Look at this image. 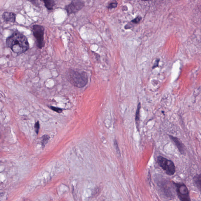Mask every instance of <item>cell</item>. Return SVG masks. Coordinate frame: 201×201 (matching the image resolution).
Here are the masks:
<instances>
[{"label":"cell","instance_id":"obj_7","mask_svg":"<svg viewBox=\"0 0 201 201\" xmlns=\"http://www.w3.org/2000/svg\"><path fill=\"white\" fill-rule=\"evenodd\" d=\"M169 137L171 140L174 142V144L176 145L177 148L178 149L179 152L182 154H184L185 153V147L183 144L181 142V141L179 140L177 137H175L173 136H169Z\"/></svg>","mask_w":201,"mask_h":201},{"label":"cell","instance_id":"obj_14","mask_svg":"<svg viewBox=\"0 0 201 201\" xmlns=\"http://www.w3.org/2000/svg\"><path fill=\"white\" fill-rule=\"evenodd\" d=\"M50 107L51 110H53L54 111L57 112V113H61L62 111V109L56 107H53V106H50Z\"/></svg>","mask_w":201,"mask_h":201},{"label":"cell","instance_id":"obj_6","mask_svg":"<svg viewBox=\"0 0 201 201\" xmlns=\"http://www.w3.org/2000/svg\"><path fill=\"white\" fill-rule=\"evenodd\" d=\"M85 5L84 1L80 0H75L66 6L65 10L68 15L73 13H76L82 9Z\"/></svg>","mask_w":201,"mask_h":201},{"label":"cell","instance_id":"obj_1","mask_svg":"<svg viewBox=\"0 0 201 201\" xmlns=\"http://www.w3.org/2000/svg\"><path fill=\"white\" fill-rule=\"evenodd\" d=\"M6 45L14 53L22 54L29 49V44L27 38L19 32H15L6 40Z\"/></svg>","mask_w":201,"mask_h":201},{"label":"cell","instance_id":"obj_10","mask_svg":"<svg viewBox=\"0 0 201 201\" xmlns=\"http://www.w3.org/2000/svg\"><path fill=\"white\" fill-rule=\"evenodd\" d=\"M46 8L49 10H53L54 6L55 5L54 1H43Z\"/></svg>","mask_w":201,"mask_h":201},{"label":"cell","instance_id":"obj_3","mask_svg":"<svg viewBox=\"0 0 201 201\" xmlns=\"http://www.w3.org/2000/svg\"><path fill=\"white\" fill-rule=\"evenodd\" d=\"M157 161L158 165L168 175L172 176L175 173V166L171 160L160 156L157 157Z\"/></svg>","mask_w":201,"mask_h":201},{"label":"cell","instance_id":"obj_15","mask_svg":"<svg viewBox=\"0 0 201 201\" xmlns=\"http://www.w3.org/2000/svg\"><path fill=\"white\" fill-rule=\"evenodd\" d=\"M35 130V133L37 134H38L39 132V128H40V124H39V122L38 121L35 123L34 126Z\"/></svg>","mask_w":201,"mask_h":201},{"label":"cell","instance_id":"obj_17","mask_svg":"<svg viewBox=\"0 0 201 201\" xmlns=\"http://www.w3.org/2000/svg\"><path fill=\"white\" fill-rule=\"evenodd\" d=\"M91 191L89 190H87L85 192V196L86 197H88L90 196V194H91Z\"/></svg>","mask_w":201,"mask_h":201},{"label":"cell","instance_id":"obj_18","mask_svg":"<svg viewBox=\"0 0 201 201\" xmlns=\"http://www.w3.org/2000/svg\"><path fill=\"white\" fill-rule=\"evenodd\" d=\"M114 145L117 152H119V149L118 147V144H117V141L116 140L114 141Z\"/></svg>","mask_w":201,"mask_h":201},{"label":"cell","instance_id":"obj_9","mask_svg":"<svg viewBox=\"0 0 201 201\" xmlns=\"http://www.w3.org/2000/svg\"><path fill=\"white\" fill-rule=\"evenodd\" d=\"M201 175L197 174L194 176L193 178V182L195 186L200 191H201Z\"/></svg>","mask_w":201,"mask_h":201},{"label":"cell","instance_id":"obj_19","mask_svg":"<svg viewBox=\"0 0 201 201\" xmlns=\"http://www.w3.org/2000/svg\"><path fill=\"white\" fill-rule=\"evenodd\" d=\"M159 60H156V62H155V63H154V65L153 67V68H156V67H157V66H158V64H159Z\"/></svg>","mask_w":201,"mask_h":201},{"label":"cell","instance_id":"obj_5","mask_svg":"<svg viewBox=\"0 0 201 201\" xmlns=\"http://www.w3.org/2000/svg\"><path fill=\"white\" fill-rule=\"evenodd\" d=\"M44 27L41 25H34L32 28L33 35L37 41V46L39 49H42L45 46Z\"/></svg>","mask_w":201,"mask_h":201},{"label":"cell","instance_id":"obj_4","mask_svg":"<svg viewBox=\"0 0 201 201\" xmlns=\"http://www.w3.org/2000/svg\"><path fill=\"white\" fill-rule=\"evenodd\" d=\"M172 183L175 187L177 196L180 201H191L189 190L184 183L174 182H172Z\"/></svg>","mask_w":201,"mask_h":201},{"label":"cell","instance_id":"obj_11","mask_svg":"<svg viewBox=\"0 0 201 201\" xmlns=\"http://www.w3.org/2000/svg\"><path fill=\"white\" fill-rule=\"evenodd\" d=\"M49 140V136L48 135H45L43 136L41 138V144L43 148L45 147L46 144L48 143Z\"/></svg>","mask_w":201,"mask_h":201},{"label":"cell","instance_id":"obj_12","mask_svg":"<svg viewBox=\"0 0 201 201\" xmlns=\"http://www.w3.org/2000/svg\"><path fill=\"white\" fill-rule=\"evenodd\" d=\"M141 108L140 103H139V104L137 106V110H136V117H135V120H136V122L139 121L140 120V110Z\"/></svg>","mask_w":201,"mask_h":201},{"label":"cell","instance_id":"obj_2","mask_svg":"<svg viewBox=\"0 0 201 201\" xmlns=\"http://www.w3.org/2000/svg\"><path fill=\"white\" fill-rule=\"evenodd\" d=\"M69 80L75 87L83 88L87 85L88 78L85 72H78L71 69L69 71Z\"/></svg>","mask_w":201,"mask_h":201},{"label":"cell","instance_id":"obj_16","mask_svg":"<svg viewBox=\"0 0 201 201\" xmlns=\"http://www.w3.org/2000/svg\"><path fill=\"white\" fill-rule=\"evenodd\" d=\"M141 17L137 16L135 19L132 20V22L134 24L138 23L141 21Z\"/></svg>","mask_w":201,"mask_h":201},{"label":"cell","instance_id":"obj_8","mask_svg":"<svg viewBox=\"0 0 201 201\" xmlns=\"http://www.w3.org/2000/svg\"><path fill=\"white\" fill-rule=\"evenodd\" d=\"M4 21L9 23H15V21L16 15L12 12H5L2 16Z\"/></svg>","mask_w":201,"mask_h":201},{"label":"cell","instance_id":"obj_13","mask_svg":"<svg viewBox=\"0 0 201 201\" xmlns=\"http://www.w3.org/2000/svg\"><path fill=\"white\" fill-rule=\"evenodd\" d=\"M118 5V3L114 1L112 2H110L108 4V8L109 9H111L114 8H116Z\"/></svg>","mask_w":201,"mask_h":201}]
</instances>
